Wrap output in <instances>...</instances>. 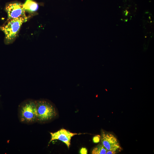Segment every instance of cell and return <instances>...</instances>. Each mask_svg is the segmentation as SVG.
Segmentation results:
<instances>
[{"label":"cell","mask_w":154,"mask_h":154,"mask_svg":"<svg viewBox=\"0 0 154 154\" xmlns=\"http://www.w3.org/2000/svg\"><path fill=\"white\" fill-rule=\"evenodd\" d=\"M28 17L25 16L21 17L7 19L0 27L5 35V43L11 44L14 40L22 24L26 21Z\"/></svg>","instance_id":"1"},{"label":"cell","mask_w":154,"mask_h":154,"mask_svg":"<svg viewBox=\"0 0 154 154\" xmlns=\"http://www.w3.org/2000/svg\"><path fill=\"white\" fill-rule=\"evenodd\" d=\"M37 121L44 122L50 120L57 115L56 110L48 101L40 100L36 101Z\"/></svg>","instance_id":"2"},{"label":"cell","mask_w":154,"mask_h":154,"mask_svg":"<svg viewBox=\"0 0 154 154\" xmlns=\"http://www.w3.org/2000/svg\"><path fill=\"white\" fill-rule=\"evenodd\" d=\"M21 121L31 123L37 121L36 101L28 100L23 102L19 112Z\"/></svg>","instance_id":"3"},{"label":"cell","mask_w":154,"mask_h":154,"mask_svg":"<svg viewBox=\"0 0 154 154\" xmlns=\"http://www.w3.org/2000/svg\"><path fill=\"white\" fill-rule=\"evenodd\" d=\"M5 9L7 14L8 19H17L26 16L23 4L20 3H8L6 5Z\"/></svg>","instance_id":"4"},{"label":"cell","mask_w":154,"mask_h":154,"mask_svg":"<svg viewBox=\"0 0 154 154\" xmlns=\"http://www.w3.org/2000/svg\"><path fill=\"white\" fill-rule=\"evenodd\" d=\"M101 141L102 145L107 150L116 151L121 149L117 139L111 133L102 132Z\"/></svg>","instance_id":"5"},{"label":"cell","mask_w":154,"mask_h":154,"mask_svg":"<svg viewBox=\"0 0 154 154\" xmlns=\"http://www.w3.org/2000/svg\"><path fill=\"white\" fill-rule=\"evenodd\" d=\"M51 136L49 143L55 140H60L64 143L68 148L70 145L71 138L77 134L76 133H72L67 130L62 129L54 133H50Z\"/></svg>","instance_id":"6"},{"label":"cell","mask_w":154,"mask_h":154,"mask_svg":"<svg viewBox=\"0 0 154 154\" xmlns=\"http://www.w3.org/2000/svg\"><path fill=\"white\" fill-rule=\"evenodd\" d=\"M23 8L25 11L30 12H34L38 9V3L33 0H26L23 4Z\"/></svg>","instance_id":"7"},{"label":"cell","mask_w":154,"mask_h":154,"mask_svg":"<svg viewBox=\"0 0 154 154\" xmlns=\"http://www.w3.org/2000/svg\"><path fill=\"white\" fill-rule=\"evenodd\" d=\"M107 150L101 144H99L94 147L92 151V154H105Z\"/></svg>","instance_id":"8"},{"label":"cell","mask_w":154,"mask_h":154,"mask_svg":"<svg viewBox=\"0 0 154 154\" xmlns=\"http://www.w3.org/2000/svg\"><path fill=\"white\" fill-rule=\"evenodd\" d=\"M100 136L98 135L94 137L93 139V141L95 143H97L100 141Z\"/></svg>","instance_id":"9"},{"label":"cell","mask_w":154,"mask_h":154,"mask_svg":"<svg viewBox=\"0 0 154 154\" xmlns=\"http://www.w3.org/2000/svg\"><path fill=\"white\" fill-rule=\"evenodd\" d=\"M80 152L81 154H87V150L86 148H82L80 150Z\"/></svg>","instance_id":"10"},{"label":"cell","mask_w":154,"mask_h":154,"mask_svg":"<svg viewBox=\"0 0 154 154\" xmlns=\"http://www.w3.org/2000/svg\"><path fill=\"white\" fill-rule=\"evenodd\" d=\"M116 153V151H110V150H107L106 152V154H114Z\"/></svg>","instance_id":"11"}]
</instances>
